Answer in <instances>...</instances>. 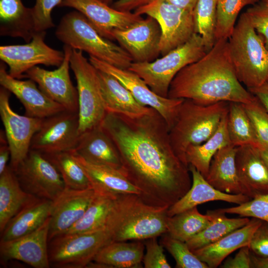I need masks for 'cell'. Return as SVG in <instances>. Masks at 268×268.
<instances>
[{
    "label": "cell",
    "instance_id": "56",
    "mask_svg": "<svg viewBox=\"0 0 268 268\" xmlns=\"http://www.w3.org/2000/svg\"><path fill=\"white\" fill-rule=\"evenodd\" d=\"M263 2H264L266 5H268V0H263Z\"/></svg>",
    "mask_w": 268,
    "mask_h": 268
},
{
    "label": "cell",
    "instance_id": "23",
    "mask_svg": "<svg viewBox=\"0 0 268 268\" xmlns=\"http://www.w3.org/2000/svg\"><path fill=\"white\" fill-rule=\"evenodd\" d=\"M73 151L88 162L110 167L121 172L122 164L119 151L101 125L81 134Z\"/></svg>",
    "mask_w": 268,
    "mask_h": 268
},
{
    "label": "cell",
    "instance_id": "3",
    "mask_svg": "<svg viewBox=\"0 0 268 268\" xmlns=\"http://www.w3.org/2000/svg\"><path fill=\"white\" fill-rule=\"evenodd\" d=\"M168 208L151 205L135 195H120L112 216V242L142 240L166 233Z\"/></svg>",
    "mask_w": 268,
    "mask_h": 268
},
{
    "label": "cell",
    "instance_id": "10",
    "mask_svg": "<svg viewBox=\"0 0 268 268\" xmlns=\"http://www.w3.org/2000/svg\"><path fill=\"white\" fill-rule=\"evenodd\" d=\"M134 12L151 16L158 23L161 31L159 50L162 56L186 43L195 33L193 11L165 0H154Z\"/></svg>",
    "mask_w": 268,
    "mask_h": 268
},
{
    "label": "cell",
    "instance_id": "2",
    "mask_svg": "<svg viewBox=\"0 0 268 268\" xmlns=\"http://www.w3.org/2000/svg\"><path fill=\"white\" fill-rule=\"evenodd\" d=\"M168 97L190 99L201 105L219 102L247 104L255 98L236 76L226 39L216 40L202 57L176 74Z\"/></svg>",
    "mask_w": 268,
    "mask_h": 268
},
{
    "label": "cell",
    "instance_id": "13",
    "mask_svg": "<svg viewBox=\"0 0 268 268\" xmlns=\"http://www.w3.org/2000/svg\"><path fill=\"white\" fill-rule=\"evenodd\" d=\"M90 62L98 70L112 75L122 83L140 104L157 111L170 129L174 124L184 99L163 97L152 91L145 82L129 69H123L94 57Z\"/></svg>",
    "mask_w": 268,
    "mask_h": 268
},
{
    "label": "cell",
    "instance_id": "34",
    "mask_svg": "<svg viewBox=\"0 0 268 268\" xmlns=\"http://www.w3.org/2000/svg\"><path fill=\"white\" fill-rule=\"evenodd\" d=\"M144 248V243L141 240L111 242L99 251L93 261L110 268H141Z\"/></svg>",
    "mask_w": 268,
    "mask_h": 268
},
{
    "label": "cell",
    "instance_id": "50",
    "mask_svg": "<svg viewBox=\"0 0 268 268\" xmlns=\"http://www.w3.org/2000/svg\"><path fill=\"white\" fill-rule=\"evenodd\" d=\"M154 0H118L112 7L118 10L131 12L140 7L148 4Z\"/></svg>",
    "mask_w": 268,
    "mask_h": 268
},
{
    "label": "cell",
    "instance_id": "46",
    "mask_svg": "<svg viewBox=\"0 0 268 268\" xmlns=\"http://www.w3.org/2000/svg\"><path fill=\"white\" fill-rule=\"evenodd\" d=\"M144 243L146 253L142 263L145 268H170L164 253L163 246L157 242V237L146 239Z\"/></svg>",
    "mask_w": 268,
    "mask_h": 268
},
{
    "label": "cell",
    "instance_id": "39",
    "mask_svg": "<svg viewBox=\"0 0 268 268\" xmlns=\"http://www.w3.org/2000/svg\"><path fill=\"white\" fill-rule=\"evenodd\" d=\"M218 0H198L193 11L195 33L201 37L207 52L214 46Z\"/></svg>",
    "mask_w": 268,
    "mask_h": 268
},
{
    "label": "cell",
    "instance_id": "16",
    "mask_svg": "<svg viewBox=\"0 0 268 268\" xmlns=\"http://www.w3.org/2000/svg\"><path fill=\"white\" fill-rule=\"evenodd\" d=\"M63 50L64 59L57 69L48 70L36 66L27 71L24 77L35 82L44 93L66 110L78 112L77 90L72 83L69 72L72 48L64 45Z\"/></svg>",
    "mask_w": 268,
    "mask_h": 268
},
{
    "label": "cell",
    "instance_id": "20",
    "mask_svg": "<svg viewBox=\"0 0 268 268\" xmlns=\"http://www.w3.org/2000/svg\"><path fill=\"white\" fill-rule=\"evenodd\" d=\"M95 194L94 188L75 190L65 187L52 201L49 241L65 233L82 217Z\"/></svg>",
    "mask_w": 268,
    "mask_h": 268
},
{
    "label": "cell",
    "instance_id": "31",
    "mask_svg": "<svg viewBox=\"0 0 268 268\" xmlns=\"http://www.w3.org/2000/svg\"><path fill=\"white\" fill-rule=\"evenodd\" d=\"M36 197L21 186L13 169L8 165L0 175V232L9 221Z\"/></svg>",
    "mask_w": 268,
    "mask_h": 268
},
{
    "label": "cell",
    "instance_id": "28",
    "mask_svg": "<svg viewBox=\"0 0 268 268\" xmlns=\"http://www.w3.org/2000/svg\"><path fill=\"white\" fill-rule=\"evenodd\" d=\"M52 201L35 198L8 222L0 233V241H8L29 234L50 217Z\"/></svg>",
    "mask_w": 268,
    "mask_h": 268
},
{
    "label": "cell",
    "instance_id": "4",
    "mask_svg": "<svg viewBox=\"0 0 268 268\" xmlns=\"http://www.w3.org/2000/svg\"><path fill=\"white\" fill-rule=\"evenodd\" d=\"M236 76L247 89L268 81V50L245 14H241L228 39Z\"/></svg>",
    "mask_w": 268,
    "mask_h": 268
},
{
    "label": "cell",
    "instance_id": "8",
    "mask_svg": "<svg viewBox=\"0 0 268 268\" xmlns=\"http://www.w3.org/2000/svg\"><path fill=\"white\" fill-rule=\"evenodd\" d=\"M70 67L77 83L80 135L100 125L107 113L98 69L84 56L82 51L74 49Z\"/></svg>",
    "mask_w": 268,
    "mask_h": 268
},
{
    "label": "cell",
    "instance_id": "54",
    "mask_svg": "<svg viewBox=\"0 0 268 268\" xmlns=\"http://www.w3.org/2000/svg\"><path fill=\"white\" fill-rule=\"evenodd\" d=\"M259 148L262 158L267 165L268 166V150L263 148Z\"/></svg>",
    "mask_w": 268,
    "mask_h": 268
},
{
    "label": "cell",
    "instance_id": "33",
    "mask_svg": "<svg viewBox=\"0 0 268 268\" xmlns=\"http://www.w3.org/2000/svg\"><path fill=\"white\" fill-rule=\"evenodd\" d=\"M227 114L222 119L217 130L204 142L188 148L186 152L187 163L192 165L206 178L211 161L220 149L232 145L227 127Z\"/></svg>",
    "mask_w": 268,
    "mask_h": 268
},
{
    "label": "cell",
    "instance_id": "51",
    "mask_svg": "<svg viewBox=\"0 0 268 268\" xmlns=\"http://www.w3.org/2000/svg\"><path fill=\"white\" fill-rule=\"evenodd\" d=\"M255 96L268 112V83L254 88L248 89Z\"/></svg>",
    "mask_w": 268,
    "mask_h": 268
},
{
    "label": "cell",
    "instance_id": "57",
    "mask_svg": "<svg viewBox=\"0 0 268 268\" xmlns=\"http://www.w3.org/2000/svg\"><path fill=\"white\" fill-rule=\"evenodd\" d=\"M267 82L268 83V82Z\"/></svg>",
    "mask_w": 268,
    "mask_h": 268
},
{
    "label": "cell",
    "instance_id": "15",
    "mask_svg": "<svg viewBox=\"0 0 268 268\" xmlns=\"http://www.w3.org/2000/svg\"><path fill=\"white\" fill-rule=\"evenodd\" d=\"M79 136L78 112L64 110L44 119L30 149L44 154L73 151Z\"/></svg>",
    "mask_w": 268,
    "mask_h": 268
},
{
    "label": "cell",
    "instance_id": "44",
    "mask_svg": "<svg viewBox=\"0 0 268 268\" xmlns=\"http://www.w3.org/2000/svg\"><path fill=\"white\" fill-rule=\"evenodd\" d=\"M62 0H36L32 7L36 32L46 31L55 26L51 12L54 8L59 6Z\"/></svg>",
    "mask_w": 268,
    "mask_h": 268
},
{
    "label": "cell",
    "instance_id": "47",
    "mask_svg": "<svg viewBox=\"0 0 268 268\" xmlns=\"http://www.w3.org/2000/svg\"><path fill=\"white\" fill-rule=\"evenodd\" d=\"M252 253L268 257V222L263 221L254 233L249 245Z\"/></svg>",
    "mask_w": 268,
    "mask_h": 268
},
{
    "label": "cell",
    "instance_id": "1",
    "mask_svg": "<svg viewBox=\"0 0 268 268\" xmlns=\"http://www.w3.org/2000/svg\"><path fill=\"white\" fill-rule=\"evenodd\" d=\"M101 125L119 151L122 173L144 202L169 207L190 190L189 165L174 150L168 125L155 109L137 117L107 113Z\"/></svg>",
    "mask_w": 268,
    "mask_h": 268
},
{
    "label": "cell",
    "instance_id": "32",
    "mask_svg": "<svg viewBox=\"0 0 268 268\" xmlns=\"http://www.w3.org/2000/svg\"><path fill=\"white\" fill-rule=\"evenodd\" d=\"M82 217L65 233H86L106 228L120 194L96 190Z\"/></svg>",
    "mask_w": 268,
    "mask_h": 268
},
{
    "label": "cell",
    "instance_id": "48",
    "mask_svg": "<svg viewBox=\"0 0 268 268\" xmlns=\"http://www.w3.org/2000/svg\"><path fill=\"white\" fill-rule=\"evenodd\" d=\"M220 268H251V251L249 246L240 248L238 253L233 258L227 259Z\"/></svg>",
    "mask_w": 268,
    "mask_h": 268
},
{
    "label": "cell",
    "instance_id": "14",
    "mask_svg": "<svg viewBox=\"0 0 268 268\" xmlns=\"http://www.w3.org/2000/svg\"><path fill=\"white\" fill-rule=\"evenodd\" d=\"M10 92L0 89V116L10 151L9 165L14 170L30 150L34 134L40 129L44 119L20 115L9 103Z\"/></svg>",
    "mask_w": 268,
    "mask_h": 268
},
{
    "label": "cell",
    "instance_id": "7",
    "mask_svg": "<svg viewBox=\"0 0 268 268\" xmlns=\"http://www.w3.org/2000/svg\"><path fill=\"white\" fill-rule=\"evenodd\" d=\"M206 53L201 37L195 33L186 43L161 58L150 62H133L129 69L140 76L155 93L167 98L171 83L176 74Z\"/></svg>",
    "mask_w": 268,
    "mask_h": 268
},
{
    "label": "cell",
    "instance_id": "24",
    "mask_svg": "<svg viewBox=\"0 0 268 268\" xmlns=\"http://www.w3.org/2000/svg\"><path fill=\"white\" fill-rule=\"evenodd\" d=\"M189 169L192 176V186L184 196L169 207L167 215L169 217L210 201H221L240 204L251 200L242 194L221 192L210 185L195 167L189 165Z\"/></svg>",
    "mask_w": 268,
    "mask_h": 268
},
{
    "label": "cell",
    "instance_id": "45",
    "mask_svg": "<svg viewBox=\"0 0 268 268\" xmlns=\"http://www.w3.org/2000/svg\"><path fill=\"white\" fill-rule=\"evenodd\" d=\"M244 13L268 50V5L264 2L256 4Z\"/></svg>",
    "mask_w": 268,
    "mask_h": 268
},
{
    "label": "cell",
    "instance_id": "29",
    "mask_svg": "<svg viewBox=\"0 0 268 268\" xmlns=\"http://www.w3.org/2000/svg\"><path fill=\"white\" fill-rule=\"evenodd\" d=\"M0 35L29 42L36 32L32 8L21 0H0Z\"/></svg>",
    "mask_w": 268,
    "mask_h": 268
},
{
    "label": "cell",
    "instance_id": "53",
    "mask_svg": "<svg viewBox=\"0 0 268 268\" xmlns=\"http://www.w3.org/2000/svg\"><path fill=\"white\" fill-rule=\"evenodd\" d=\"M251 268H268V257L258 256L251 252Z\"/></svg>",
    "mask_w": 268,
    "mask_h": 268
},
{
    "label": "cell",
    "instance_id": "17",
    "mask_svg": "<svg viewBox=\"0 0 268 268\" xmlns=\"http://www.w3.org/2000/svg\"><path fill=\"white\" fill-rule=\"evenodd\" d=\"M161 31L157 21L147 16L131 26L113 32L116 40L130 55L133 62H150L160 54Z\"/></svg>",
    "mask_w": 268,
    "mask_h": 268
},
{
    "label": "cell",
    "instance_id": "37",
    "mask_svg": "<svg viewBox=\"0 0 268 268\" xmlns=\"http://www.w3.org/2000/svg\"><path fill=\"white\" fill-rule=\"evenodd\" d=\"M227 127L233 146L250 145L261 147L252 122L242 103H229Z\"/></svg>",
    "mask_w": 268,
    "mask_h": 268
},
{
    "label": "cell",
    "instance_id": "5",
    "mask_svg": "<svg viewBox=\"0 0 268 268\" xmlns=\"http://www.w3.org/2000/svg\"><path fill=\"white\" fill-rule=\"evenodd\" d=\"M229 106L227 102L201 105L184 100L169 136L174 150L185 163L189 165L185 155L188 148L204 142L213 135L227 114Z\"/></svg>",
    "mask_w": 268,
    "mask_h": 268
},
{
    "label": "cell",
    "instance_id": "12",
    "mask_svg": "<svg viewBox=\"0 0 268 268\" xmlns=\"http://www.w3.org/2000/svg\"><path fill=\"white\" fill-rule=\"evenodd\" d=\"M46 31L35 32L25 44L0 47V59L9 67L8 73L20 79L29 69L38 65L60 67L65 57L64 51L54 49L45 41Z\"/></svg>",
    "mask_w": 268,
    "mask_h": 268
},
{
    "label": "cell",
    "instance_id": "43",
    "mask_svg": "<svg viewBox=\"0 0 268 268\" xmlns=\"http://www.w3.org/2000/svg\"><path fill=\"white\" fill-rule=\"evenodd\" d=\"M219 209L225 213L236 214L268 222V194L256 196L237 206Z\"/></svg>",
    "mask_w": 268,
    "mask_h": 268
},
{
    "label": "cell",
    "instance_id": "40",
    "mask_svg": "<svg viewBox=\"0 0 268 268\" xmlns=\"http://www.w3.org/2000/svg\"><path fill=\"white\" fill-rule=\"evenodd\" d=\"M259 0H218L215 40L228 39L235 27L241 9L246 5L257 4Z\"/></svg>",
    "mask_w": 268,
    "mask_h": 268
},
{
    "label": "cell",
    "instance_id": "9",
    "mask_svg": "<svg viewBox=\"0 0 268 268\" xmlns=\"http://www.w3.org/2000/svg\"><path fill=\"white\" fill-rule=\"evenodd\" d=\"M112 242V233L104 228L86 233H65L48 243L50 266L57 268H83L99 251Z\"/></svg>",
    "mask_w": 268,
    "mask_h": 268
},
{
    "label": "cell",
    "instance_id": "49",
    "mask_svg": "<svg viewBox=\"0 0 268 268\" xmlns=\"http://www.w3.org/2000/svg\"><path fill=\"white\" fill-rule=\"evenodd\" d=\"M10 159V151L7 142L5 132L0 130V175L6 169L7 162Z\"/></svg>",
    "mask_w": 268,
    "mask_h": 268
},
{
    "label": "cell",
    "instance_id": "52",
    "mask_svg": "<svg viewBox=\"0 0 268 268\" xmlns=\"http://www.w3.org/2000/svg\"><path fill=\"white\" fill-rule=\"evenodd\" d=\"M182 9L193 11L198 0H165Z\"/></svg>",
    "mask_w": 268,
    "mask_h": 268
},
{
    "label": "cell",
    "instance_id": "30",
    "mask_svg": "<svg viewBox=\"0 0 268 268\" xmlns=\"http://www.w3.org/2000/svg\"><path fill=\"white\" fill-rule=\"evenodd\" d=\"M94 189L116 194H133L142 200L141 191L116 169L88 162L72 151Z\"/></svg>",
    "mask_w": 268,
    "mask_h": 268
},
{
    "label": "cell",
    "instance_id": "42",
    "mask_svg": "<svg viewBox=\"0 0 268 268\" xmlns=\"http://www.w3.org/2000/svg\"><path fill=\"white\" fill-rule=\"evenodd\" d=\"M243 104L252 122L261 148L268 150V112L256 97L250 103Z\"/></svg>",
    "mask_w": 268,
    "mask_h": 268
},
{
    "label": "cell",
    "instance_id": "25",
    "mask_svg": "<svg viewBox=\"0 0 268 268\" xmlns=\"http://www.w3.org/2000/svg\"><path fill=\"white\" fill-rule=\"evenodd\" d=\"M262 220L252 218L245 226L238 228L216 242L192 251L195 255L210 268L219 266L231 253L249 246L252 237Z\"/></svg>",
    "mask_w": 268,
    "mask_h": 268
},
{
    "label": "cell",
    "instance_id": "27",
    "mask_svg": "<svg viewBox=\"0 0 268 268\" xmlns=\"http://www.w3.org/2000/svg\"><path fill=\"white\" fill-rule=\"evenodd\" d=\"M237 147L229 145L219 150L213 156L205 179L216 189L228 194L246 195L236 167Z\"/></svg>",
    "mask_w": 268,
    "mask_h": 268
},
{
    "label": "cell",
    "instance_id": "55",
    "mask_svg": "<svg viewBox=\"0 0 268 268\" xmlns=\"http://www.w3.org/2000/svg\"><path fill=\"white\" fill-rule=\"evenodd\" d=\"M101 0L109 5L110 3H111L113 1V0Z\"/></svg>",
    "mask_w": 268,
    "mask_h": 268
},
{
    "label": "cell",
    "instance_id": "36",
    "mask_svg": "<svg viewBox=\"0 0 268 268\" xmlns=\"http://www.w3.org/2000/svg\"><path fill=\"white\" fill-rule=\"evenodd\" d=\"M211 219L209 210L205 214H202L196 206L168 216L166 233L174 238L187 242L206 228Z\"/></svg>",
    "mask_w": 268,
    "mask_h": 268
},
{
    "label": "cell",
    "instance_id": "18",
    "mask_svg": "<svg viewBox=\"0 0 268 268\" xmlns=\"http://www.w3.org/2000/svg\"><path fill=\"white\" fill-rule=\"evenodd\" d=\"M59 6L80 12L101 35L110 40H114L115 30L127 28L143 18L135 12L116 9L101 0H62Z\"/></svg>",
    "mask_w": 268,
    "mask_h": 268
},
{
    "label": "cell",
    "instance_id": "35",
    "mask_svg": "<svg viewBox=\"0 0 268 268\" xmlns=\"http://www.w3.org/2000/svg\"><path fill=\"white\" fill-rule=\"evenodd\" d=\"M209 211L212 219L208 225L186 242L191 251L216 242L231 232L246 225L250 220L246 217L228 218L225 215L226 213L219 209Z\"/></svg>",
    "mask_w": 268,
    "mask_h": 268
},
{
    "label": "cell",
    "instance_id": "19",
    "mask_svg": "<svg viewBox=\"0 0 268 268\" xmlns=\"http://www.w3.org/2000/svg\"><path fill=\"white\" fill-rule=\"evenodd\" d=\"M50 217L34 231L18 238L0 241L3 262L17 260L34 268H49L48 243Z\"/></svg>",
    "mask_w": 268,
    "mask_h": 268
},
{
    "label": "cell",
    "instance_id": "6",
    "mask_svg": "<svg viewBox=\"0 0 268 268\" xmlns=\"http://www.w3.org/2000/svg\"><path fill=\"white\" fill-rule=\"evenodd\" d=\"M55 34L64 45L116 67L129 69L133 63L125 50L101 35L85 16L76 10L62 18Z\"/></svg>",
    "mask_w": 268,
    "mask_h": 268
},
{
    "label": "cell",
    "instance_id": "26",
    "mask_svg": "<svg viewBox=\"0 0 268 268\" xmlns=\"http://www.w3.org/2000/svg\"><path fill=\"white\" fill-rule=\"evenodd\" d=\"M106 113L137 117L147 114L151 107L140 104L131 92L112 75L98 70Z\"/></svg>",
    "mask_w": 268,
    "mask_h": 268
},
{
    "label": "cell",
    "instance_id": "41",
    "mask_svg": "<svg viewBox=\"0 0 268 268\" xmlns=\"http://www.w3.org/2000/svg\"><path fill=\"white\" fill-rule=\"evenodd\" d=\"M160 243L173 257L177 268H208L190 250L186 242L174 238L167 233L162 235Z\"/></svg>",
    "mask_w": 268,
    "mask_h": 268
},
{
    "label": "cell",
    "instance_id": "21",
    "mask_svg": "<svg viewBox=\"0 0 268 268\" xmlns=\"http://www.w3.org/2000/svg\"><path fill=\"white\" fill-rule=\"evenodd\" d=\"M0 84L20 101L26 116L44 119L66 110L44 93L32 79L22 80L11 76L2 61L0 64Z\"/></svg>",
    "mask_w": 268,
    "mask_h": 268
},
{
    "label": "cell",
    "instance_id": "38",
    "mask_svg": "<svg viewBox=\"0 0 268 268\" xmlns=\"http://www.w3.org/2000/svg\"><path fill=\"white\" fill-rule=\"evenodd\" d=\"M43 154L57 169L65 187L75 190L93 188L83 168L75 159L72 151Z\"/></svg>",
    "mask_w": 268,
    "mask_h": 268
},
{
    "label": "cell",
    "instance_id": "22",
    "mask_svg": "<svg viewBox=\"0 0 268 268\" xmlns=\"http://www.w3.org/2000/svg\"><path fill=\"white\" fill-rule=\"evenodd\" d=\"M235 163L240 182L251 199L268 194V166L259 147L250 145L237 147Z\"/></svg>",
    "mask_w": 268,
    "mask_h": 268
},
{
    "label": "cell",
    "instance_id": "11",
    "mask_svg": "<svg viewBox=\"0 0 268 268\" xmlns=\"http://www.w3.org/2000/svg\"><path fill=\"white\" fill-rule=\"evenodd\" d=\"M13 171L22 188L36 197L53 201L65 188L57 169L37 150L30 149Z\"/></svg>",
    "mask_w": 268,
    "mask_h": 268
}]
</instances>
